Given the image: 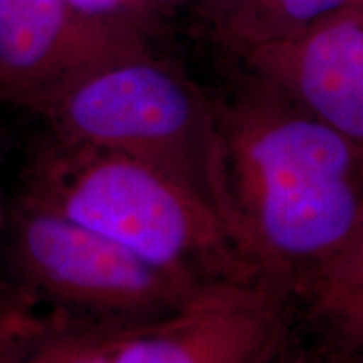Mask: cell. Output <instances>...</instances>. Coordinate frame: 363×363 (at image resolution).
Masks as SVG:
<instances>
[{
  "label": "cell",
  "mask_w": 363,
  "mask_h": 363,
  "mask_svg": "<svg viewBox=\"0 0 363 363\" xmlns=\"http://www.w3.org/2000/svg\"><path fill=\"white\" fill-rule=\"evenodd\" d=\"M216 110L244 249L276 288L308 291L363 227V148L252 74Z\"/></svg>",
  "instance_id": "obj_1"
},
{
  "label": "cell",
  "mask_w": 363,
  "mask_h": 363,
  "mask_svg": "<svg viewBox=\"0 0 363 363\" xmlns=\"http://www.w3.org/2000/svg\"><path fill=\"white\" fill-rule=\"evenodd\" d=\"M17 195L195 288L269 283L211 208L123 153L49 135L26 163Z\"/></svg>",
  "instance_id": "obj_2"
},
{
  "label": "cell",
  "mask_w": 363,
  "mask_h": 363,
  "mask_svg": "<svg viewBox=\"0 0 363 363\" xmlns=\"http://www.w3.org/2000/svg\"><path fill=\"white\" fill-rule=\"evenodd\" d=\"M39 116L54 138L123 153L162 172L211 208L244 249L216 104L152 51L88 72Z\"/></svg>",
  "instance_id": "obj_3"
},
{
  "label": "cell",
  "mask_w": 363,
  "mask_h": 363,
  "mask_svg": "<svg viewBox=\"0 0 363 363\" xmlns=\"http://www.w3.org/2000/svg\"><path fill=\"white\" fill-rule=\"evenodd\" d=\"M0 239L7 279L49 311L147 325L203 289L19 195L9 201Z\"/></svg>",
  "instance_id": "obj_4"
},
{
  "label": "cell",
  "mask_w": 363,
  "mask_h": 363,
  "mask_svg": "<svg viewBox=\"0 0 363 363\" xmlns=\"http://www.w3.org/2000/svg\"><path fill=\"white\" fill-rule=\"evenodd\" d=\"M145 51L138 22L91 19L65 0H0V101L35 115L88 72Z\"/></svg>",
  "instance_id": "obj_5"
},
{
  "label": "cell",
  "mask_w": 363,
  "mask_h": 363,
  "mask_svg": "<svg viewBox=\"0 0 363 363\" xmlns=\"http://www.w3.org/2000/svg\"><path fill=\"white\" fill-rule=\"evenodd\" d=\"M288 313L286 293L269 283L207 286L174 315L131 331L111 363H269Z\"/></svg>",
  "instance_id": "obj_6"
},
{
  "label": "cell",
  "mask_w": 363,
  "mask_h": 363,
  "mask_svg": "<svg viewBox=\"0 0 363 363\" xmlns=\"http://www.w3.org/2000/svg\"><path fill=\"white\" fill-rule=\"evenodd\" d=\"M249 72L363 148V24L342 13L310 33L240 52Z\"/></svg>",
  "instance_id": "obj_7"
},
{
  "label": "cell",
  "mask_w": 363,
  "mask_h": 363,
  "mask_svg": "<svg viewBox=\"0 0 363 363\" xmlns=\"http://www.w3.org/2000/svg\"><path fill=\"white\" fill-rule=\"evenodd\" d=\"M355 0H207V17L227 48L289 40L342 16Z\"/></svg>",
  "instance_id": "obj_8"
},
{
  "label": "cell",
  "mask_w": 363,
  "mask_h": 363,
  "mask_svg": "<svg viewBox=\"0 0 363 363\" xmlns=\"http://www.w3.org/2000/svg\"><path fill=\"white\" fill-rule=\"evenodd\" d=\"M138 326L44 310L9 345L0 363H111Z\"/></svg>",
  "instance_id": "obj_9"
},
{
  "label": "cell",
  "mask_w": 363,
  "mask_h": 363,
  "mask_svg": "<svg viewBox=\"0 0 363 363\" xmlns=\"http://www.w3.org/2000/svg\"><path fill=\"white\" fill-rule=\"evenodd\" d=\"M315 313L340 337L363 347V284L311 294Z\"/></svg>",
  "instance_id": "obj_10"
},
{
  "label": "cell",
  "mask_w": 363,
  "mask_h": 363,
  "mask_svg": "<svg viewBox=\"0 0 363 363\" xmlns=\"http://www.w3.org/2000/svg\"><path fill=\"white\" fill-rule=\"evenodd\" d=\"M39 313L40 308L19 286L0 279V357Z\"/></svg>",
  "instance_id": "obj_11"
},
{
  "label": "cell",
  "mask_w": 363,
  "mask_h": 363,
  "mask_svg": "<svg viewBox=\"0 0 363 363\" xmlns=\"http://www.w3.org/2000/svg\"><path fill=\"white\" fill-rule=\"evenodd\" d=\"M355 284H363V227L348 247L316 276L306 293L316 294Z\"/></svg>",
  "instance_id": "obj_12"
},
{
  "label": "cell",
  "mask_w": 363,
  "mask_h": 363,
  "mask_svg": "<svg viewBox=\"0 0 363 363\" xmlns=\"http://www.w3.org/2000/svg\"><path fill=\"white\" fill-rule=\"evenodd\" d=\"M72 11L98 21L138 22L140 0H65Z\"/></svg>",
  "instance_id": "obj_13"
},
{
  "label": "cell",
  "mask_w": 363,
  "mask_h": 363,
  "mask_svg": "<svg viewBox=\"0 0 363 363\" xmlns=\"http://www.w3.org/2000/svg\"><path fill=\"white\" fill-rule=\"evenodd\" d=\"M9 201L6 199V190H4V179H2V148H0V229H2L4 220H6Z\"/></svg>",
  "instance_id": "obj_14"
},
{
  "label": "cell",
  "mask_w": 363,
  "mask_h": 363,
  "mask_svg": "<svg viewBox=\"0 0 363 363\" xmlns=\"http://www.w3.org/2000/svg\"><path fill=\"white\" fill-rule=\"evenodd\" d=\"M347 13H350V16L355 17L360 24H363V0H355L353 6L347 11Z\"/></svg>",
  "instance_id": "obj_15"
},
{
  "label": "cell",
  "mask_w": 363,
  "mask_h": 363,
  "mask_svg": "<svg viewBox=\"0 0 363 363\" xmlns=\"http://www.w3.org/2000/svg\"><path fill=\"white\" fill-rule=\"evenodd\" d=\"M269 363H330V362H320V360H289V362H274V358Z\"/></svg>",
  "instance_id": "obj_16"
}]
</instances>
